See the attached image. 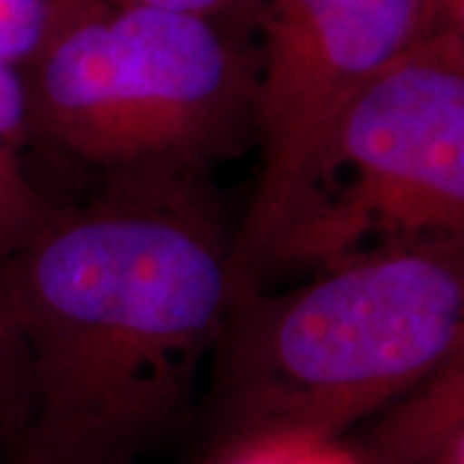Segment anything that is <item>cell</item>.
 <instances>
[{
	"label": "cell",
	"instance_id": "cell-6",
	"mask_svg": "<svg viewBox=\"0 0 464 464\" xmlns=\"http://www.w3.org/2000/svg\"><path fill=\"white\" fill-rule=\"evenodd\" d=\"M464 426V353L413 395L366 423L351 444L362 464H436Z\"/></svg>",
	"mask_w": 464,
	"mask_h": 464
},
{
	"label": "cell",
	"instance_id": "cell-7",
	"mask_svg": "<svg viewBox=\"0 0 464 464\" xmlns=\"http://www.w3.org/2000/svg\"><path fill=\"white\" fill-rule=\"evenodd\" d=\"M34 150L24 70L0 60V261L29 246L57 209L34 179Z\"/></svg>",
	"mask_w": 464,
	"mask_h": 464
},
{
	"label": "cell",
	"instance_id": "cell-12",
	"mask_svg": "<svg viewBox=\"0 0 464 464\" xmlns=\"http://www.w3.org/2000/svg\"><path fill=\"white\" fill-rule=\"evenodd\" d=\"M431 32L444 34L464 52V0H431Z\"/></svg>",
	"mask_w": 464,
	"mask_h": 464
},
{
	"label": "cell",
	"instance_id": "cell-14",
	"mask_svg": "<svg viewBox=\"0 0 464 464\" xmlns=\"http://www.w3.org/2000/svg\"><path fill=\"white\" fill-rule=\"evenodd\" d=\"M11 464H34V462L24 459V457H18V454H11Z\"/></svg>",
	"mask_w": 464,
	"mask_h": 464
},
{
	"label": "cell",
	"instance_id": "cell-1",
	"mask_svg": "<svg viewBox=\"0 0 464 464\" xmlns=\"http://www.w3.org/2000/svg\"><path fill=\"white\" fill-rule=\"evenodd\" d=\"M227 225L201 181L103 186L57 207L0 261L32 384L8 449L34 464H134L212 364L240 295Z\"/></svg>",
	"mask_w": 464,
	"mask_h": 464
},
{
	"label": "cell",
	"instance_id": "cell-4",
	"mask_svg": "<svg viewBox=\"0 0 464 464\" xmlns=\"http://www.w3.org/2000/svg\"><path fill=\"white\" fill-rule=\"evenodd\" d=\"M464 237V52L426 34L341 116L256 286L366 250Z\"/></svg>",
	"mask_w": 464,
	"mask_h": 464
},
{
	"label": "cell",
	"instance_id": "cell-15",
	"mask_svg": "<svg viewBox=\"0 0 464 464\" xmlns=\"http://www.w3.org/2000/svg\"><path fill=\"white\" fill-rule=\"evenodd\" d=\"M0 454H3V449H0Z\"/></svg>",
	"mask_w": 464,
	"mask_h": 464
},
{
	"label": "cell",
	"instance_id": "cell-13",
	"mask_svg": "<svg viewBox=\"0 0 464 464\" xmlns=\"http://www.w3.org/2000/svg\"><path fill=\"white\" fill-rule=\"evenodd\" d=\"M436 464H464V426L449 439Z\"/></svg>",
	"mask_w": 464,
	"mask_h": 464
},
{
	"label": "cell",
	"instance_id": "cell-2",
	"mask_svg": "<svg viewBox=\"0 0 464 464\" xmlns=\"http://www.w3.org/2000/svg\"><path fill=\"white\" fill-rule=\"evenodd\" d=\"M464 353V237L387 246L286 286L240 289L212 356L222 449L341 439Z\"/></svg>",
	"mask_w": 464,
	"mask_h": 464
},
{
	"label": "cell",
	"instance_id": "cell-10",
	"mask_svg": "<svg viewBox=\"0 0 464 464\" xmlns=\"http://www.w3.org/2000/svg\"><path fill=\"white\" fill-rule=\"evenodd\" d=\"M57 0H0V60L24 67L50 34Z\"/></svg>",
	"mask_w": 464,
	"mask_h": 464
},
{
	"label": "cell",
	"instance_id": "cell-3",
	"mask_svg": "<svg viewBox=\"0 0 464 464\" xmlns=\"http://www.w3.org/2000/svg\"><path fill=\"white\" fill-rule=\"evenodd\" d=\"M24 81L36 150L106 186L201 181L256 145V52L212 18L57 0Z\"/></svg>",
	"mask_w": 464,
	"mask_h": 464
},
{
	"label": "cell",
	"instance_id": "cell-9",
	"mask_svg": "<svg viewBox=\"0 0 464 464\" xmlns=\"http://www.w3.org/2000/svg\"><path fill=\"white\" fill-rule=\"evenodd\" d=\"M217 464H362L343 439L304 433L256 436L222 449Z\"/></svg>",
	"mask_w": 464,
	"mask_h": 464
},
{
	"label": "cell",
	"instance_id": "cell-5",
	"mask_svg": "<svg viewBox=\"0 0 464 464\" xmlns=\"http://www.w3.org/2000/svg\"><path fill=\"white\" fill-rule=\"evenodd\" d=\"M253 32L258 173L235 232L240 289L258 282L348 106L431 34V0H261Z\"/></svg>",
	"mask_w": 464,
	"mask_h": 464
},
{
	"label": "cell",
	"instance_id": "cell-8",
	"mask_svg": "<svg viewBox=\"0 0 464 464\" xmlns=\"http://www.w3.org/2000/svg\"><path fill=\"white\" fill-rule=\"evenodd\" d=\"M32 418V384L26 353L5 284L0 279V449L8 451L26 431Z\"/></svg>",
	"mask_w": 464,
	"mask_h": 464
},
{
	"label": "cell",
	"instance_id": "cell-11",
	"mask_svg": "<svg viewBox=\"0 0 464 464\" xmlns=\"http://www.w3.org/2000/svg\"><path fill=\"white\" fill-rule=\"evenodd\" d=\"M121 3H137V5H152V8L188 14V16L212 18L240 32H246L256 24V14L261 5V0H121Z\"/></svg>",
	"mask_w": 464,
	"mask_h": 464
}]
</instances>
